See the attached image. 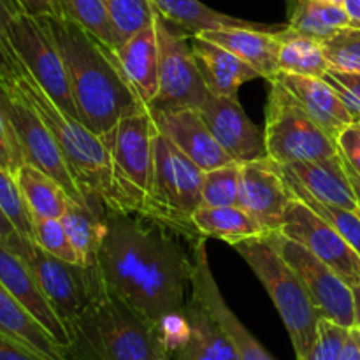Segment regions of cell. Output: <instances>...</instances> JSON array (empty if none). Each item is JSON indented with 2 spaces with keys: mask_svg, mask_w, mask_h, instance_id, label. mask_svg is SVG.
<instances>
[{
  "mask_svg": "<svg viewBox=\"0 0 360 360\" xmlns=\"http://www.w3.org/2000/svg\"><path fill=\"white\" fill-rule=\"evenodd\" d=\"M345 164H347V162H345ZM347 171H348V176H350V181H352V185H354L355 195H357L359 204H360V178H359L357 174H355L354 171H352L350 165H348V164H347Z\"/></svg>",
  "mask_w": 360,
  "mask_h": 360,
  "instance_id": "cell-49",
  "label": "cell"
},
{
  "mask_svg": "<svg viewBox=\"0 0 360 360\" xmlns=\"http://www.w3.org/2000/svg\"><path fill=\"white\" fill-rule=\"evenodd\" d=\"M20 9L35 18H44L58 14V0H13Z\"/></svg>",
  "mask_w": 360,
  "mask_h": 360,
  "instance_id": "cell-45",
  "label": "cell"
},
{
  "mask_svg": "<svg viewBox=\"0 0 360 360\" xmlns=\"http://www.w3.org/2000/svg\"><path fill=\"white\" fill-rule=\"evenodd\" d=\"M34 241L41 248H44L51 255L58 257V259H63L67 262L79 266V257H77L76 248L70 243L65 227H63L60 218H46L34 214Z\"/></svg>",
  "mask_w": 360,
  "mask_h": 360,
  "instance_id": "cell-39",
  "label": "cell"
},
{
  "mask_svg": "<svg viewBox=\"0 0 360 360\" xmlns=\"http://www.w3.org/2000/svg\"><path fill=\"white\" fill-rule=\"evenodd\" d=\"M115 53L125 77L148 108L158 94V70H160L155 18L150 27L137 32Z\"/></svg>",
  "mask_w": 360,
  "mask_h": 360,
  "instance_id": "cell-23",
  "label": "cell"
},
{
  "mask_svg": "<svg viewBox=\"0 0 360 360\" xmlns=\"http://www.w3.org/2000/svg\"><path fill=\"white\" fill-rule=\"evenodd\" d=\"M239 186H241L239 162L206 171L202 181V206H239Z\"/></svg>",
  "mask_w": 360,
  "mask_h": 360,
  "instance_id": "cell-36",
  "label": "cell"
},
{
  "mask_svg": "<svg viewBox=\"0 0 360 360\" xmlns=\"http://www.w3.org/2000/svg\"><path fill=\"white\" fill-rule=\"evenodd\" d=\"M0 55H2L0 72L7 74L14 81L21 94L32 102L35 111L49 127L88 206L102 213L108 211L118 213L108 150L102 137L91 132L77 118L67 115L25 69L23 63L16 58L13 49L2 39H0Z\"/></svg>",
  "mask_w": 360,
  "mask_h": 360,
  "instance_id": "cell-3",
  "label": "cell"
},
{
  "mask_svg": "<svg viewBox=\"0 0 360 360\" xmlns=\"http://www.w3.org/2000/svg\"><path fill=\"white\" fill-rule=\"evenodd\" d=\"M323 79L336 90L343 104L355 120H360V72H343L329 69L323 74Z\"/></svg>",
  "mask_w": 360,
  "mask_h": 360,
  "instance_id": "cell-41",
  "label": "cell"
},
{
  "mask_svg": "<svg viewBox=\"0 0 360 360\" xmlns=\"http://www.w3.org/2000/svg\"><path fill=\"white\" fill-rule=\"evenodd\" d=\"M192 295L199 299L200 304L207 309L214 322L220 326L225 336L231 340L238 352L239 360H274L269 352L253 338V334L239 322L229 304L225 302L213 271H211L210 259L206 252V238H199L192 245Z\"/></svg>",
  "mask_w": 360,
  "mask_h": 360,
  "instance_id": "cell-16",
  "label": "cell"
},
{
  "mask_svg": "<svg viewBox=\"0 0 360 360\" xmlns=\"http://www.w3.org/2000/svg\"><path fill=\"white\" fill-rule=\"evenodd\" d=\"M320 4H330V6H345V0H313Z\"/></svg>",
  "mask_w": 360,
  "mask_h": 360,
  "instance_id": "cell-51",
  "label": "cell"
},
{
  "mask_svg": "<svg viewBox=\"0 0 360 360\" xmlns=\"http://www.w3.org/2000/svg\"><path fill=\"white\" fill-rule=\"evenodd\" d=\"M280 32L238 27L204 30L199 35L231 49L271 81L280 72Z\"/></svg>",
  "mask_w": 360,
  "mask_h": 360,
  "instance_id": "cell-24",
  "label": "cell"
},
{
  "mask_svg": "<svg viewBox=\"0 0 360 360\" xmlns=\"http://www.w3.org/2000/svg\"><path fill=\"white\" fill-rule=\"evenodd\" d=\"M271 236L283 259L304 281L320 316L348 329L355 327L357 316H355L354 287L348 285L329 264L322 262L297 241L285 238L280 232Z\"/></svg>",
  "mask_w": 360,
  "mask_h": 360,
  "instance_id": "cell-13",
  "label": "cell"
},
{
  "mask_svg": "<svg viewBox=\"0 0 360 360\" xmlns=\"http://www.w3.org/2000/svg\"><path fill=\"white\" fill-rule=\"evenodd\" d=\"M287 178L288 186H290L292 193H294L297 199H301L306 206L311 207L319 217H322L323 220L329 225H333L352 246L360 253V213L359 211L347 210V207L341 206H333V204L322 202V200L315 199L311 193L306 188H302L295 179H292L290 176L285 174Z\"/></svg>",
  "mask_w": 360,
  "mask_h": 360,
  "instance_id": "cell-34",
  "label": "cell"
},
{
  "mask_svg": "<svg viewBox=\"0 0 360 360\" xmlns=\"http://www.w3.org/2000/svg\"><path fill=\"white\" fill-rule=\"evenodd\" d=\"M0 333L20 341L48 360H63L62 345L2 287H0Z\"/></svg>",
  "mask_w": 360,
  "mask_h": 360,
  "instance_id": "cell-27",
  "label": "cell"
},
{
  "mask_svg": "<svg viewBox=\"0 0 360 360\" xmlns=\"http://www.w3.org/2000/svg\"><path fill=\"white\" fill-rule=\"evenodd\" d=\"M0 360H48L20 341L0 333Z\"/></svg>",
  "mask_w": 360,
  "mask_h": 360,
  "instance_id": "cell-44",
  "label": "cell"
},
{
  "mask_svg": "<svg viewBox=\"0 0 360 360\" xmlns=\"http://www.w3.org/2000/svg\"><path fill=\"white\" fill-rule=\"evenodd\" d=\"M58 11L81 25L109 49L116 51L120 48L118 34L112 27L104 0H58Z\"/></svg>",
  "mask_w": 360,
  "mask_h": 360,
  "instance_id": "cell-33",
  "label": "cell"
},
{
  "mask_svg": "<svg viewBox=\"0 0 360 360\" xmlns=\"http://www.w3.org/2000/svg\"><path fill=\"white\" fill-rule=\"evenodd\" d=\"M338 150L352 171L360 178V120L343 129L336 137Z\"/></svg>",
  "mask_w": 360,
  "mask_h": 360,
  "instance_id": "cell-43",
  "label": "cell"
},
{
  "mask_svg": "<svg viewBox=\"0 0 360 360\" xmlns=\"http://www.w3.org/2000/svg\"><path fill=\"white\" fill-rule=\"evenodd\" d=\"M41 20L62 55L79 120L91 132L104 136L127 115L146 108L112 49L65 14Z\"/></svg>",
  "mask_w": 360,
  "mask_h": 360,
  "instance_id": "cell-2",
  "label": "cell"
},
{
  "mask_svg": "<svg viewBox=\"0 0 360 360\" xmlns=\"http://www.w3.org/2000/svg\"><path fill=\"white\" fill-rule=\"evenodd\" d=\"M264 139L267 157L280 165L326 160L340 153L336 139L327 134L276 79H271Z\"/></svg>",
  "mask_w": 360,
  "mask_h": 360,
  "instance_id": "cell-9",
  "label": "cell"
},
{
  "mask_svg": "<svg viewBox=\"0 0 360 360\" xmlns=\"http://www.w3.org/2000/svg\"><path fill=\"white\" fill-rule=\"evenodd\" d=\"M273 79L283 84L299 105L334 139L340 136L341 130L355 122L336 90L323 77L278 72Z\"/></svg>",
  "mask_w": 360,
  "mask_h": 360,
  "instance_id": "cell-20",
  "label": "cell"
},
{
  "mask_svg": "<svg viewBox=\"0 0 360 360\" xmlns=\"http://www.w3.org/2000/svg\"><path fill=\"white\" fill-rule=\"evenodd\" d=\"M0 287L6 288L32 316H35L63 348L72 343L69 327L51 304L34 274L25 266L23 260L6 246H0Z\"/></svg>",
  "mask_w": 360,
  "mask_h": 360,
  "instance_id": "cell-19",
  "label": "cell"
},
{
  "mask_svg": "<svg viewBox=\"0 0 360 360\" xmlns=\"http://www.w3.org/2000/svg\"><path fill=\"white\" fill-rule=\"evenodd\" d=\"M287 27L316 41H326L336 32L354 25L345 6H330L313 0H290Z\"/></svg>",
  "mask_w": 360,
  "mask_h": 360,
  "instance_id": "cell-29",
  "label": "cell"
},
{
  "mask_svg": "<svg viewBox=\"0 0 360 360\" xmlns=\"http://www.w3.org/2000/svg\"><path fill=\"white\" fill-rule=\"evenodd\" d=\"M340 360H360V329L352 327Z\"/></svg>",
  "mask_w": 360,
  "mask_h": 360,
  "instance_id": "cell-47",
  "label": "cell"
},
{
  "mask_svg": "<svg viewBox=\"0 0 360 360\" xmlns=\"http://www.w3.org/2000/svg\"><path fill=\"white\" fill-rule=\"evenodd\" d=\"M16 179L32 213L46 218H62L70 197L60 183L30 164L21 165Z\"/></svg>",
  "mask_w": 360,
  "mask_h": 360,
  "instance_id": "cell-31",
  "label": "cell"
},
{
  "mask_svg": "<svg viewBox=\"0 0 360 360\" xmlns=\"http://www.w3.org/2000/svg\"><path fill=\"white\" fill-rule=\"evenodd\" d=\"M179 234L137 213L108 211L102 225L95 264L102 281L158 327L185 315L192 294V252H185Z\"/></svg>",
  "mask_w": 360,
  "mask_h": 360,
  "instance_id": "cell-1",
  "label": "cell"
},
{
  "mask_svg": "<svg viewBox=\"0 0 360 360\" xmlns=\"http://www.w3.org/2000/svg\"><path fill=\"white\" fill-rule=\"evenodd\" d=\"M0 211L23 238L34 241V213L18 185L16 176L7 171H0Z\"/></svg>",
  "mask_w": 360,
  "mask_h": 360,
  "instance_id": "cell-37",
  "label": "cell"
},
{
  "mask_svg": "<svg viewBox=\"0 0 360 360\" xmlns=\"http://www.w3.org/2000/svg\"><path fill=\"white\" fill-rule=\"evenodd\" d=\"M280 234L294 239L322 262L329 264L348 285L354 288L360 285V253L295 195L288 204Z\"/></svg>",
  "mask_w": 360,
  "mask_h": 360,
  "instance_id": "cell-14",
  "label": "cell"
},
{
  "mask_svg": "<svg viewBox=\"0 0 360 360\" xmlns=\"http://www.w3.org/2000/svg\"><path fill=\"white\" fill-rule=\"evenodd\" d=\"M354 294H355V316H357V323H355V327H359L360 329V285L354 288Z\"/></svg>",
  "mask_w": 360,
  "mask_h": 360,
  "instance_id": "cell-50",
  "label": "cell"
},
{
  "mask_svg": "<svg viewBox=\"0 0 360 360\" xmlns=\"http://www.w3.org/2000/svg\"><path fill=\"white\" fill-rule=\"evenodd\" d=\"M155 129L164 134L183 155L204 172L232 164V157L220 146L199 109H150Z\"/></svg>",
  "mask_w": 360,
  "mask_h": 360,
  "instance_id": "cell-17",
  "label": "cell"
},
{
  "mask_svg": "<svg viewBox=\"0 0 360 360\" xmlns=\"http://www.w3.org/2000/svg\"><path fill=\"white\" fill-rule=\"evenodd\" d=\"M192 224L197 234L202 238L221 239L229 245L266 234L260 225L239 206H200L193 214Z\"/></svg>",
  "mask_w": 360,
  "mask_h": 360,
  "instance_id": "cell-28",
  "label": "cell"
},
{
  "mask_svg": "<svg viewBox=\"0 0 360 360\" xmlns=\"http://www.w3.org/2000/svg\"><path fill=\"white\" fill-rule=\"evenodd\" d=\"M281 169L315 199L360 213V204L348 176L347 164L340 153L326 160L281 165Z\"/></svg>",
  "mask_w": 360,
  "mask_h": 360,
  "instance_id": "cell-21",
  "label": "cell"
},
{
  "mask_svg": "<svg viewBox=\"0 0 360 360\" xmlns=\"http://www.w3.org/2000/svg\"><path fill=\"white\" fill-rule=\"evenodd\" d=\"M23 164H27V160L20 139L9 120L0 115V171H7L16 176Z\"/></svg>",
  "mask_w": 360,
  "mask_h": 360,
  "instance_id": "cell-42",
  "label": "cell"
},
{
  "mask_svg": "<svg viewBox=\"0 0 360 360\" xmlns=\"http://www.w3.org/2000/svg\"><path fill=\"white\" fill-rule=\"evenodd\" d=\"M185 316L190 333L176 350L178 360H239L234 345L195 295L190 294Z\"/></svg>",
  "mask_w": 360,
  "mask_h": 360,
  "instance_id": "cell-25",
  "label": "cell"
},
{
  "mask_svg": "<svg viewBox=\"0 0 360 360\" xmlns=\"http://www.w3.org/2000/svg\"><path fill=\"white\" fill-rule=\"evenodd\" d=\"M155 360H169V359H155Z\"/></svg>",
  "mask_w": 360,
  "mask_h": 360,
  "instance_id": "cell-52",
  "label": "cell"
},
{
  "mask_svg": "<svg viewBox=\"0 0 360 360\" xmlns=\"http://www.w3.org/2000/svg\"><path fill=\"white\" fill-rule=\"evenodd\" d=\"M193 55L202 72L210 94L220 97H238V90L248 81L262 77V74L239 58L236 53L199 34H192Z\"/></svg>",
  "mask_w": 360,
  "mask_h": 360,
  "instance_id": "cell-22",
  "label": "cell"
},
{
  "mask_svg": "<svg viewBox=\"0 0 360 360\" xmlns=\"http://www.w3.org/2000/svg\"><path fill=\"white\" fill-rule=\"evenodd\" d=\"M104 2L112 27L118 34L120 46L153 23L155 6L151 0H104Z\"/></svg>",
  "mask_w": 360,
  "mask_h": 360,
  "instance_id": "cell-35",
  "label": "cell"
},
{
  "mask_svg": "<svg viewBox=\"0 0 360 360\" xmlns=\"http://www.w3.org/2000/svg\"><path fill=\"white\" fill-rule=\"evenodd\" d=\"M348 334H350L348 327L340 326L333 320L320 319L315 347L309 360H340Z\"/></svg>",
  "mask_w": 360,
  "mask_h": 360,
  "instance_id": "cell-40",
  "label": "cell"
},
{
  "mask_svg": "<svg viewBox=\"0 0 360 360\" xmlns=\"http://www.w3.org/2000/svg\"><path fill=\"white\" fill-rule=\"evenodd\" d=\"M160 70H158V94L150 109H200L210 90L199 69L192 42L178 34L155 9Z\"/></svg>",
  "mask_w": 360,
  "mask_h": 360,
  "instance_id": "cell-12",
  "label": "cell"
},
{
  "mask_svg": "<svg viewBox=\"0 0 360 360\" xmlns=\"http://www.w3.org/2000/svg\"><path fill=\"white\" fill-rule=\"evenodd\" d=\"M323 55L330 69L360 72V28L350 27L322 41Z\"/></svg>",
  "mask_w": 360,
  "mask_h": 360,
  "instance_id": "cell-38",
  "label": "cell"
},
{
  "mask_svg": "<svg viewBox=\"0 0 360 360\" xmlns=\"http://www.w3.org/2000/svg\"><path fill=\"white\" fill-rule=\"evenodd\" d=\"M294 199L285 172L271 157L241 164L239 207L260 225L266 234L281 231L287 207Z\"/></svg>",
  "mask_w": 360,
  "mask_h": 360,
  "instance_id": "cell-15",
  "label": "cell"
},
{
  "mask_svg": "<svg viewBox=\"0 0 360 360\" xmlns=\"http://www.w3.org/2000/svg\"><path fill=\"white\" fill-rule=\"evenodd\" d=\"M70 336L79 338L101 360L169 359L162 329L139 309L109 290L97 267H90L88 297Z\"/></svg>",
  "mask_w": 360,
  "mask_h": 360,
  "instance_id": "cell-4",
  "label": "cell"
},
{
  "mask_svg": "<svg viewBox=\"0 0 360 360\" xmlns=\"http://www.w3.org/2000/svg\"><path fill=\"white\" fill-rule=\"evenodd\" d=\"M345 9L350 14L352 25L360 28V0H345Z\"/></svg>",
  "mask_w": 360,
  "mask_h": 360,
  "instance_id": "cell-48",
  "label": "cell"
},
{
  "mask_svg": "<svg viewBox=\"0 0 360 360\" xmlns=\"http://www.w3.org/2000/svg\"><path fill=\"white\" fill-rule=\"evenodd\" d=\"M232 248L243 257L273 299L290 336L295 359L309 360L322 316L304 281L283 259L271 234L245 239L232 245Z\"/></svg>",
  "mask_w": 360,
  "mask_h": 360,
  "instance_id": "cell-5",
  "label": "cell"
},
{
  "mask_svg": "<svg viewBox=\"0 0 360 360\" xmlns=\"http://www.w3.org/2000/svg\"><path fill=\"white\" fill-rule=\"evenodd\" d=\"M63 360H101L79 338H72V343L63 348Z\"/></svg>",
  "mask_w": 360,
  "mask_h": 360,
  "instance_id": "cell-46",
  "label": "cell"
},
{
  "mask_svg": "<svg viewBox=\"0 0 360 360\" xmlns=\"http://www.w3.org/2000/svg\"><path fill=\"white\" fill-rule=\"evenodd\" d=\"M111 167L118 213L146 214L153 185L155 123L148 108L127 115L101 136Z\"/></svg>",
  "mask_w": 360,
  "mask_h": 360,
  "instance_id": "cell-6",
  "label": "cell"
},
{
  "mask_svg": "<svg viewBox=\"0 0 360 360\" xmlns=\"http://www.w3.org/2000/svg\"><path fill=\"white\" fill-rule=\"evenodd\" d=\"M0 39L13 49L16 58L44 88L46 94L67 115L79 120L62 55L49 35L44 21L25 13L13 0H2Z\"/></svg>",
  "mask_w": 360,
  "mask_h": 360,
  "instance_id": "cell-7",
  "label": "cell"
},
{
  "mask_svg": "<svg viewBox=\"0 0 360 360\" xmlns=\"http://www.w3.org/2000/svg\"><path fill=\"white\" fill-rule=\"evenodd\" d=\"M0 115L6 116L13 125L23 148L27 164L41 169L56 183H60L70 200L88 206L49 127L35 111L32 102L21 94L14 81L2 72H0Z\"/></svg>",
  "mask_w": 360,
  "mask_h": 360,
  "instance_id": "cell-10",
  "label": "cell"
},
{
  "mask_svg": "<svg viewBox=\"0 0 360 360\" xmlns=\"http://www.w3.org/2000/svg\"><path fill=\"white\" fill-rule=\"evenodd\" d=\"M322 41L285 27L280 32V72L323 77L329 70Z\"/></svg>",
  "mask_w": 360,
  "mask_h": 360,
  "instance_id": "cell-32",
  "label": "cell"
},
{
  "mask_svg": "<svg viewBox=\"0 0 360 360\" xmlns=\"http://www.w3.org/2000/svg\"><path fill=\"white\" fill-rule=\"evenodd\" d=\"M105 213L94 210L84 204L69 200L65 213L62 214V224L65 227L70 243L79 257V266L91 267L97 264V252L101 245L102 225Z\"/></svg>",
  "mask_w": 360,
  "mask_h": 360,
  "instance_id": "cell-30",
  "label": "cell"
},
{
  "mask_svg": "<svg viewBox=\"0 0 360 360\" xmlns=\"http://www.w3.org/2000/svg\"><path fill=\"white\" fill-rule=\"evenodd\" d=\"M157 13L165 21L174 27L186 28L192 34H199L204 30H220V28H259V30L280 32L285 27L281 25H264L253 21L241 20V18L229 16L211 9L200 0H151Z\"/></svg>",
  "mask_w": 360,
  "mask_h": 360,
  "instance_id": "cell-26",
  "label": "cell"
},
{
  "mask_svg": "<svg viewBox=\"0 0 360 360\" xmlns=\"http://www.w3.org/2000/svg\"><path fill=\"white\" fill-rule=\"evenodd\" d=\"M199 112L234 162L245 164L267 155L264 134L250 122L238 97L210 94Z\"/></svg>",
  "mask_w": 360,
  "mask_h": 360,
  "instance_id": "cell-18",
  "label": "cell"
},
{
  "mask_svg": "<svg viewBox=\"0 0 360 360\" xmlns=\"http://www.w3.org/2000/svg\"><path fill=\"white\" fill-rule=\"evenodd\" d=\"M0 246L9 248L14 255L23 260L70 330L86 302L90 267L70 264L51 255L35 241L23 238L4 217Z\"/></svg>",
  "mask_w": 360,
  "mask_h": 360,
  "instance_id": "cell-11",
  "label": "cell"
},
{
  "mask_svg": "<svg viewBox=\"0 0 360 360\" xmlns=\"http://www.w3.org/2000/svg\"><path fill=\"white\" fill-rule=\"evenodd\" d=\"M153 151V185L144 217L164 221L186 236L202 238L193 229L192 218L202 206L204 171L157 129Z\"/></svg>",
  "mask_w": 360,
  "mask_h": 360,
  "instance_id": "cell-8",
  "label": "cell"
}]
</instances>
